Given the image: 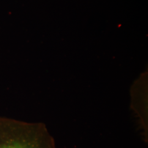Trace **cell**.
I'll list each match as a JSON object with an SVG mask.
<instances>
[{
  "label": "cell",
  "mask_w": 148,
  "mask_h": 148,
  "mask_svg": "<svg viewBox=\"0 0 148 148\" xmlns=\"http://www.w3.org/2000/svg\"><path fill=\"white\" fill-rule=\"evenodd\" d=\"M0 148H56L53 138L41 123L0 116Z\"/></svg>",
  "instance_id": "1"
}]
</instances>
